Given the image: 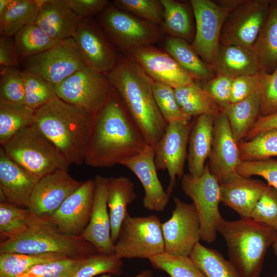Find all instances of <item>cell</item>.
Returning a JSON list of instances; mask_svg holds the SVG:
<instances>
[{
    "label": "cell",
    "instance_id": "6da1fadb",
    "mask_svg": "<svg viewBox=\"0 0 277 277\" xmlns=\"http://www.w3.org/2000/svg\"><path fill=\"white\" fill-rule=\"evenodd\" d=\"M148 146L118 97L111 93L94 114L85 163L94 168L122 165Z\"/></svg>",
    "mask_w": 277,
    "mask_h": 277
},
{
    "label": "cell",
    "instance_id": "7a4b0ae2",
    "mask_svg": "<svg viewBox=\"0 0 277 277\" xmlns=\"http://www.w3.org/2000/svg\"><path fill=\"white\" fill-rule=\"evenodd\" d=\"M106 75L111 89L148 145L154 147L162 137L167 124L155 101L153 80L133 59L122 53L115 67Z\"/></svg>",
    "mask_w": 277,
    "mask_h": 277
},
{
    "label": "cell",
    "instance_id": "3957f363",
    "mask_svg": "<svg viewBox=\"0 0 277 277\" xmlns=\"http://www.w3.org/2000/svg\"><path fill=\"white\" fill-rule=\"evenodd\" d=\"M94 115L57 96L35 110L34 125L71 165L85 163Z\"/></svg>",
    "mask_w": 277,
    "mask_h": 277
},
{
    "label": "cell",
    "instance_id": "277c9868",
    "mask_svg": "<svg viewBox=\"0 0 277 277\" xmlns=\"http://www.w3.org/2000/svg\"><path fill=\"white\" fill-rule=\"evenodd\" d=\"M225 240L229 261L241 277H260L268 249L276 236L272 227L251 218L226 221L217 228Z\"/></svg>",
    "mask_w": 277,
    "mask_h": 277
},
{
    "label": "cell",
    "instance_id": "5b68a950",
    "mask_svg": "<svg viewBox=\"0 0 277 277\" xmlns=\"http://www.w3.org/2000/svg\"><path fill=\"white\" fill-rule=\"evenodd\" d=\"M57 253L70 258H85L98 253L82 236L67 235L46 218L30 211L25 229L0 244V253Z\"/></svg>",
    "mask_w": 277,
    "mask_h": 277
},
{
    "label": "cell",
    "instance_id": "8992f818",
    "mask_svg": "<svg viewBox=\"0 0 277 277\" xmlns=\"http://www.w3.org/2000/svg\"><path fill=\"white\" fill-rule=\"evenodd\" d=\"M14 162L37 180L70 164L34 125L21 129L1 146Z\"/></svg>",
    "mask_w": 277,
    "mask_h": 277
},
{
    "label": "cell",
    "instance_id": "52a82bcc",
    "mask_svg": "<svg viewBox=\"0 0 277 277\" xmlns=\"http://www.w3.org/2000/svg\"><path fill=\"white\" fill-rule=\"evenodd\" d=\"M98 24L121 53L154 45L163 39L161 27L110 5L97 16Z\"/></svg>",
    "mask_w": 277,
    "mask_h": 277
},
{
    "label": "cell",
    "instance_id": "ba28073f",
    "mask_svg": "<svg viewBox=\"0 0 277 277\" xmlns=\"http://www.w3.org/2000/svg\"><path fill=\"white\" fill-rule=\"evenodd\" d=\"M121 259H148L165 252L162 223L156 215L131 216L124 220L114 244Z\"/></svg>",
    "mask_w": 277,
    "mask_h": 277
},
{
    "label": "cell",
    "instance_id": "9c48e42d",
    "mask_svg": "<svg viewBox=\"0 0 277 277\" xmlns=\"http://www.w3.org/2000/svg\"><path fill=\"white\" fill-rule=\"evenodd\" d=\"M181 179L182 189L192 200L198 214L201 240L212 243L216 239L217 228L223 219L219 207L220 184L207 164L201 176L184 174Z\"/></svg>",
    "mask_w": 277,
    "mask_h": 277
},
{
    "label": "cell",
    "instance_id": "30bf717a",
    "mask_svg": "<svg viewBox=\"0 0 277 277\" xmlns=\"http://www.w3.org/2000/svg\"><path fill=\"white\" fill-rule=\"evenodd\" d=\"M20 65L22 70L41 76L55 87L89 66L72 37L60 41L43 52L23 60Z\"/></svg>",
    "mask_w": 277,
    "mask_h": 277
},
{
    "label": "cell",
    "instance_id": "8fae6325",
    "mask_svg": "<svg viewBox=\"0 0 277 277\" xmlns=\"http://www.w3.org/2000/svg\"><path fill=\"white\" fill-rule=\"evenodd\" d=\"M270 0L238 1L224 21L220 44L252 49L267 18Z\"/></svg>",
    "mask_w": 277,
    "mask_h": 277
},
{
    "label": "cell",
    "instance_id": "7c38bea8",
    "mask_svg": "<svg viewBox=\"0 0 277 277\" xmlns=\"http://www.w3.org/2000/svg\"><path fill=\"white\" fill-rule=\"evenodd\" d=\"M58 97L94 115L109 98L111 88L106 75L87 66L55 87Z\"/></svg>",
    "mask_w": 277,
    "mask_h": 277
},
{
    "label": "cell",
    "instance_id": "4fadbf2b",
    "mask_svg": "<svg viewBox=\"0 0 277 277\" xmlns=\"http://www.w3.org/2000/svg\"><path fill=\"white\" fill-rule=\"evenodd\" d=\"M173 199L175 207L171 216L162 223L165 252L189 256L201 240L199 218L193 203L176 196Z\"/></svg>",
    "mask_w": 277,
    "mask_h": 277
},
{
    "label": "cell",
    "instance_id": "5bb4252c",
    "mask_svg": "<svg viewBox=\"0 0 277 277\" xmlns=\"http://www.w3.org/2000/svg\"><path fill=\"white\" fill-rule=\"evenodd\" d=\"M192 122L174 121L167 124L165 131L154 146V162L157 170H167L169 183L167 192L171 195L176 180L184 175V169L187 157V148Z\"/></svg>",
    "mask_w": 277,
    "mask_h": 277
},
{
    "label": "cell",
    "instance_id": "9a60e30c",
    "mask_svg": "<svg viewBox=\"0 0 277 277\" xmlns=\"http://www.w3.org/2000/svg\"><path fill=\"white\" fill-rule=\"evenodd\" d=\"M190 4L196 28L191 46L201 58L211 66L228 11L218 3L210 0H191Z\"/></svg>",
    "mask_w": 277,
    "mask_h": 277
},
{
    "label": "cell",
    "instance_id": "2e32d148",
    "mask_svg": "<svg viewBox=\"0 0 277 277\" xmlns=\"http://www.w3.org/2000/svg\"><path fill=\"white\" fill-rule=\"evenodd\" d=\"M72 38L87 65L95 71L106 74L117 64L120 53L94 17L81 18Z\"/></svg>",
    "mask_w": 277,
    "mask_h": 277
},
{
    "label": "cell",
    "instance_id": "e0dca14e",
    "mask_svg": "<svg viewBox=\"0 0 277 277\" xmlns=\"http://www.w3.org/2000/svg\"><path fill=\"white\" fill-rule=\"evenodd\" d=\"M95 187L94 179L83 182L54 213L46 219L64 233L82 236L90 219Z\"/></svg>",
    "mask_w": 277,
    "mask_h": 277
},
{
    "label": "cell",
    "instance_id": "ac0fdd59",
    "mask_svg": "<svg viewBox=\"0 0 277 277\" xmlns=\"http://www.w3.org/2000/svg\"><path fill=\"white\" fill-rule=\"evenodd\" d=\"M64 170H58L40 179L31 195L28 209L41 218L51 216L64 201L82 184Z\"/></svg>",
    "mask_w": 277,
    "mask_h": 277
},
{
    "label": "cell",
    "instance_id": "d6986e66",
    "mask_svg": "<svg viewBox=\"0 0 277 277\" xmlns=\"http://www.w3.org/2000/svg\"><path fill=\"white\" fill-rule=\"evenodd\" d=\"M207 164L210 172L221 184L236 173L241 162L238 144L232 135L226 114L214 117L212 148Z\"/></svg>",
    "mask_w": 277,
    "mask_h": 277
},
{
    "label": "cell",
    "instance_id": "ffe728a7",
    "mask_svg": "<svg viewBox=\"0 0 277 277\" xmlns=\"http://www.w3.org/2000/svg\"><path fill=\"white\" fill-rule=\"evenodd\" d=\"M126 54L133 59L154 82L175 88L194 81L168 53L154 45L139 47Z\"/></svg>",
    "mask_w": 277,
    "mask_h": 277
},
{
    "label": "cell",
    "instance_id": "44dd1931",
    "mask_svg": "<svg viewBox=\"0 0 277 277\" xmlns=\"http://www.w3.org/2000/svg\"><path fill=\"white\" fill-rule=\"evenodd\" d=\"M154 147L148 145L140 153L125 161L122 165L130 170L139 179L144 189V208L162 212L168 205L170 195L165 191L158 177L154 162Z\"/></svg>",
    "mask_w": 277,
    "mask_h": 277
},
{
    "label": "cell",
    "instance_id": "7402d4cb",
    "mask_svg": "<svg viewBox=\"0 0 277 277\" xmlns=\"http://www.w3.org/2000/svg\"><path fill=\"white\" fill-rule=\"evenodd\" d=\"M94 180L95 187L91 217L82 237L99 253L114 254L107 200L108 178L96 175Z\"/></svg>",
    "mask_w": 277,
    "mask_h": 277
},
{
    "label": "cell",
    "instance_id": "603a6c76",
    "mask_svg": "<svg viewBox=\"0 0 277 277\" xmlns=\"http://www.w3.org/2000/svg\"><path fill=\"white\" fill-rule=\"evenodd\" d=\"M38 181L11 160L0 148L1 202L28 208L33 189Z\"/></svg>",
    "mask_w": 277,
    "mask_h": 277
},
{
    "label": "cell",
    "instance_id": "cb8c5ba5",
    "mask_svg": "<svg viewBox=\"0 0 277 277\" xmlns=\"http://www.w3.org/2000/svg\"><path fill=\"white\" fill-rule=\"evenodd\" d=\"M266 185L262 181L245 177L236 172L220 184L221 202L236 212L241 218H250Z\"/></svg>",
    "mask_w": 277,
    "mask_h": 277
},
{
    "label": "cell",
    "instance_id": "d4e9b609",
    "mask_svg": "<svg viewBox=\"0 0 277 277\" xmlns=\"http://www.w3.org/2000/svg\"><path fill=\"white\" fill-rule=\"evenodd\" d=\"M39 7L35 23L51 38L62 41L71 38L81 18L64 0H39Z\"/></svg>",
    "mask_w": 277,
    "mask_h": 277
},
{
    "label": "cell",
    "instance_id": "484cf974",
    "mask_svg": "<svg viewBox=\"0 0 277 277\" xmlns=\"http://www.w3.org/2000/svg\"><path fill=\"white\" fill-rule=\"evenodd\" d=\"M211 67L216 75L232 78L262 71L252 49L235 45L220 44Z\"/></svg>",
    "mask_w": 277,
    "mask_h": 277
},
{
    "label": "cell",
    "instance_id": "4316f807",
    "mask_svg": "<svg viewBox=\"0 0 277 277\" xmlns=\"http://www.w3.org/2000/svg\"><path fill=\"white\" fill-rule=\"evenodd\" d=\"M214 116L205 114L193 122L190 134L187 153L189 174L198 177L204 172L205 162L210 155L213 140Z\"/></svg>",
    "mask_w": 277,
    "mask_h": 277
},
{
    "label": "cell",
    "instance_id": "83f0119b",
    "mask_svg": "<svg viewBox=\"0 0 277 277\" xmlns=\"http://www.w3.org/2000/svg\"><path fill=\"white\" fill-rule=\"evenodd\" d=\"M136 197L134 184L130 179L124 176L108 178L107 206L114 244L117 239L121 226L129 214L127 206Z\"/></svg>",
    "mask_w": 277,
    "mask_h": 277
},
{
    "label": "cell",
    "instance_id": "f1b7e54d",
    "mask_svg": "<svg viewBox=\"0 0 277 277\" xmlns=\"http://www.w3.org/2000/svg\"><path fill=\"white\" fill-rule=\"evenodd\" d=\"M252 50L262 72L270 73L277 67V1H272L267 18Z\"/></svg>",
    "mask_w": 277,
    "mask_h": 277
},
{
    "label": "cell",
    "instance_id": "f546056e",
    "mask_svg": "<svg viewBox=\"0 0 277 277\" xmlns=\"http://www.w3.org/2000/svg\"><path fill=\"white\" fill-rule=\"evenodd\" d=\"M165 51L168 53L193 80L208 81L213 78L211 66L203 61L187 41L168 36L164 44Z\"/></svg>",
    "mask_w": 277,
    "mask_h": 277
},
{
    "label": "cell",
    "instance_id": "4dcf8cb0",
    "mask_svg": "<svg viewBox=\"0 0 277 277\" xmlns=\"http://www.w3.org/2000/svg\"><path fill=\"white\" fill-rule=\"evenodd\" d=\"M260 102V94L256 91L223 111L227 116L234 140L238 145L244 140L259 116Z\"/></svg>",
    "mask_w": 277,
    "mask_h": 277
},
{
    "label": "cell",
    "instance_id": "1f68e13d",
    "mask_svg": "<svg viewBox=\"0 0 277 277\" xmlns=\"http://www.w3.org/2000/svg\"><path fill=\"white\" fill-rule=\"evenodd\" d=\"M39 0H12L0 15L1 35L14 37L25 26L35 23Z\"/></svg>",
    "mask_w": 277,
    "mask_h": 277
},
{
    "label": "cell",
    "instance_id": "d6a6232c",
    "mask_svg": "<svg viewBox=\"0 0 277 277\" xmlns=\"http://www.w3.org/2000/svg\"><path fill=\"white\" fill-rule=\"evenodd\" d=\"M176 101L183 112L190 117L210 114L214 116L222 112L207 95L202 86L194 81L174 88Z\"/></svg>",
    "mask_w": 277,
    "mask_h": 277
},
{
    "label": "cell",
    "instance_id": "836d02e7",
    "mask_svg": "<svg viewBox=\"0 0 277 277\" xmlns=\"http://www.w3.org/2000/svg\"><path fill=\"white\" fill-rule=\"evenodd\" d=\"M35 110L23 104L0 101V144L5 145L15 134L34 125Z\"/></svg>",
    "mask_w": 277,
    "mask_h": 277
},
{
    "label": "cell",
    "instance_id": "e575fe53",
    "mask_svg": "<svg viewBox=\"0 0 277 277\" xmlns=\"http://www.w3.org/2000/svg\"><path fill=\"white\" fill-rule=\"evenodd\" d=\"M13 37L19 65L23 60L41 53L60 41L51 38L35 23L25 26Z\"/></svg>",
    "mask_w": 277,
    "mask_h": 277
},
{
    "label": "cell",
    "instance_id": "d590c367",
    "mask_svg": "<svg viewBox=\"0 0 277 277\" xmlns=\"http://www.w3.org/2000/svg\"><path fill=\"white\" fill-rule=\"evenodd\" d=\"M189 256L207 277H241L233 265L222 253L200 242L196 244Z\"/></svg>",
    "mask_w": 277,
    "mask_h": 277
},
{
    "label": "cell",
    "instance_id": "8d00e7d4",
    "mask_svg": "<svg viewBox=\"0 0 277 277\" xmlns=\"http://www.w3.org/2000/svg\"><path fill=\"white\" fill-rule=\"evenodd\" d=\"M163 6L164 21L160 26L164 33L170 36L190 41L193 29L187 7L183 3L174 0H161Z\"/></svg>",
    "mask_w": 277,
    "mask_h": 277
},
{
    "label": "cell",
    "instance_id": "74e56055",
    "mask_svg": "<svg viewBox=\"0 0 277 277\" xmlns=\"http://www.w3.org/2000/svg\"><path fill=\"white\" fill-rule=\"evenodd\" d=\"M67 258L57 253H0V277H16L36 265Z\"/></svg>",
    "mask_w": 277,
    "mask_h": 277
},
{
    "label": "cell",
    "instance_id": "f35d334b",
    "mask_svg": "<svg viewBox=\"0 0 277 277\" xmlns=\"http://www.w3.org/2000/svg\"><path fill=\"white\" fill-rule=\"evenodd\" d=\"M241 161H258L277 156V129L262 132L239 145Z\"/></svg>",
    "mask_w": 277,
    "mask_h": 277
},
{
    "label": "cell",
    "instance_id": "ab89813d",
    "mask_svg": "<svg viewBox=\"0 0 277 277\" xmlns=\"http://www.w3.org/2000/svg\"><path fill=\"white\" fill-rule=\"evenodd\" d=\"M149 261L154 268L165 272L170 277H207L188 256L164 252L150 258Z\"/></svg>",
    "mask_w": 277,
    "mask_h": 277
},
{
    "label": "cell",
    "instance_id": "60d3db41",
    "mask_svg": "<svg viewBox=\"0 0 277 277\" xmlns=\"http://www.w3.org/2000/svg\"><path fill=\"white\" fill-rule=\"evenodd\" d=\"M25 86L24 104L34 110L57 97L55 86L38 75L22 70Z\"/></svg>",
    "mask_w": 277,
    "mask_h": 277
},
{
    "label": "cell",
    "instance_id": "b9f144b4",
    "mask_svg": "<svg viewBox=\"0 0 277 277\" xmlns=\"http://www.w3.org/2000/svg\"><path fill=\"white\" fill-rule=\"evenodd\" d=\"M122 259L115 253H97L88 256L72 277H96L103 274H121L123 272Z\"/></svg>",
    "mask_w": 277,
    "mask_h": 277
},
{
    "label": "cell",
    "instance_id": "7bdbcfd3",
    "mask_svg": "<svg viewBox=\"0 0 277 277\" xmlns=\"http://www.w3.org/2000/svg\"><path fill=\"white\" fill-rule=\"evenodd\" d=\"M153 92L157 107L167 124L174 121L185 123L192 122V117L185 114L180 107L174 88L167 85L154 82Z\"/></svg>",
    "mask_w": 277,
    "mask_h": 277
},
{
    "label": "cell",
    "instance_id": "ee69618b",
    "mask_svg": "<svg viewBox=\"0 0 277 277\" xmlns=\"http://www.w3.org/2000/svg\"><path fill=\"white\" fill-rule=\"evenodd\" d=\"M30 213L28 208H21L7 202L0 203L1 237L5 240L23 232Z\"/></svg>",
    "mask_w": 277,
    "mask_h": 277
},
{
    "label": "cell",
    "instance_id": "f6af8a7d",
    "mask_svg": "<svg viewBox=\"0 0 277 277\" xmlns=\"http://www.w3.org/2000/svg\"><path fill=\"white\" fill-rule=\"evenodd\" d=\"M116 8L153 24L161 26L164 10L161 0H115Z\"/></svg>",
    "mask_w": 277,
    "mask_h": 277
},
{
    "label": "cell",
    "instance_id": "bcb514c9",
    "mask_svg": "<svg viewBox=\"0 0 277 277\" xmlns=\"http://www.w3.org/2000/svg\"><path fill=\"white\" fill-rule=\"evenodd\" d=\"M86 258H67L39 264L16 277H72Z\"/></svg>",
    "mask_w": 277,
    "mask_h": 277
},
{
    "label": "cell",
    "instance_id": "7dc6e473",
    "mask_svg": "<svg viewBox=\"0 0 277 277\" xmlns=\"http://www.w3.org/2000/svg\"><path fill=\"white\" fill-rule=\"evenodd\" d=\"M25 86L18 67L1 66L0 101L12 104H23Z\"/></svg>",
    "mask_w": 277,
    "mask_h": 277
},
{
    "label": "cell",
    "instance_id": "c3c4849f",
    "mask_svg": "<svg viewBox=\"0 0 277 277\" xmlns=\"http://www.w3.org/2000/svg\"><path fill=\"white\" fill-rule=\"evenodd\" d=\"M250 218L277 231V190L274 187L266 184Z\"/></svg>",
    "mask_w": 277,
    "mask_h": 277
},
{
    "label": "cell",
    "instance_id": "681fc988",
    "mask_svg": "<svg viewBox=\"0 0 277 277\" xmlns=\"http://www.w3.org/2000/svg\"><path fill=\"white\" fill-rule=\"evenodd\" d=\"M240 175L250 177L259 176L267 184L277 190V160L271 158L258 160L241 161L236 170Z\"/></svg>",
    "mask_w": 277,
    "mask_h": 277
},
{
    "label": "cell",
    "instance_id": "f907efd6",
    "mask_svg": "<svg viewBox=\"0 0 277 277\" xmlns=\"http://www.w3.org/2000/svg\"><path fill=\"white\" fill-rule=\"evenodd\" d=\"M232 77L225 75H216L205 81L201 85L207 95L223 111L230 105L231 87Z\"/></svg>",
    "mask_w": 277,
    "mask_h": 277
},
{
    "label": "cell",
    "instance_id": "816d5d0a",
    "mask_svg": "<svg viewBox=\"0 0 277 277\" xmlns=\"http://www.w3.org/2000/svg\"><path fill=\"white\" fill-rule=\"evenodd\" d=\"M260 115L266 116L277 111V67L270 73L263 72L259 89Z\"/></svg>",
    "mask_w": 277,
    "mask_h": 277
},
{
    "label": "cell",
    "instance_id": "f5cc1de1",
    "mask_svg": "<svg viewBox=\"0 0 277 277\" xmlns=\"http://www.w3.org/2000/svg\"><path fill=\"white\" fill-rule=\"evenodd\" d=\"M263 72L233 78L230 95L231 104L237 103L259 91Z\"/></svg>",
    "mask_w": 277,
    "mask_h": 277
},
{
    "label": "cell",
    "instance_id": "db71d44e",
    "mask_svg": "<svg viewBox=\"0 0 277 277\" xmlns=\"http://www.w3.org/2000/svg\"><path fill=\"white\" fill-rule=\"evenodd\" d=\"M81 18L97 16L109 5L107 0H64Z\"/></svg>",
    "mask_w": 277,
    "mask_h": 277
},
{
    "label": "cell",
    "instance_id": "11a10c76",
    "mask_svg": "<svg viewBox=\"0 0 277 277\" xmlns=\"http://www.w3.org/2000/svg\"><path fill=\"white\" fill-rule=\"evenodd\" d=\"M0 65L1 66L14 67H18L19 65L12 36L1 35Z\"/></svg>",
    "mask_w": 277,
    "mask_h": 277
},
{
    "label": "cell",
    "instance_id": "9f6ffc18",
    "mask_svg": "<svg viewBox=\"0 0 277 277\" xmlns=\"http://www.w3.org/2000/svg\"><path fill=\"white\" fill-rule=\"evenodd\" d=\"M277 129V111L268 115L260 116L249 130L244 140H251L257 134L270 129Z\"/></svg>",
    "mask_w": 277,
    "mask_h": 277
},
{
    "label": "cell",
    "instance_id": "6f0895ef",
    "mask_svg": "<svg viewBox=\"0 0 277 277\" xmlns=\"http://www.w3.org/2000/svg\"><path fill=\"white\" fill-rule=\"evenodd\" d=\"M97 277H115L110 274H103ZM135 277H153L152 271L150 269H145L140 271Z\"/></svg>",
    "mask_w": 277,
    "mask_h": 277
},
{
    "label": "cell",
    "instance_id": "680465c9",
    "mask_svg": "<svg viewBox=\"0 0 277 277\" xmlns=\"http://www.w3.org/2000/svg\"><path fill=\"white\" fill-rule=\"evenodd\" d=\"M11 1L12 0H0V15L6 10Z\"/></svg>",
    "mask_w": 277,
    "mask_h": 277
},
{
    "label": "cell",
    "instance_id": "91938a15",
    "mask_svg": "<svg viewBox=\"0 0 277 277\" xmlns=\"http://www.w3.org/2000/svg\"><path fill=\"white\" fill-rule=\"evenodd\" d=\"M272 246L274 254H275V255L277 256V236Z\"/></svg>",
    "mask_w": 277,
    "mask_h": 277
},
{
    "label": "cell",
    "instance_id": "94428289",
    "mask_svg": "<svg viewBox=\"0 0 277 277\" xmlns=\"http://www.w3.org/2000/svg\"><path fill=\"white\" fill-rule=\"evenodd\" d=\"M274 277H277V274H276Z\"/></svg>",
    "mask_w": 277,
    "mask_h": 277
}]
</instances>
